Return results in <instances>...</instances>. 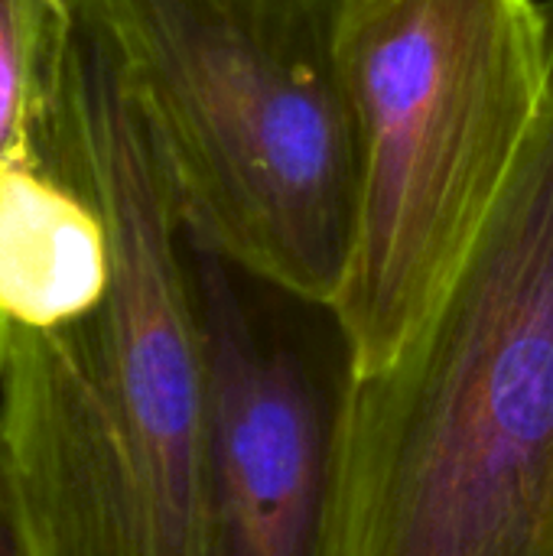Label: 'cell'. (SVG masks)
Wrapping results in <instances>:
<instances>
[{
  "label": "cell",
  "instance_id": "ba28073f",
  "mask_svg": "<svg viewBox=\"0 0 553 556\" xmlns=\"http://www.w3.org/2000/svg\"><path fill=\"white\" fill-rule=\"evenodd\" d=\"M0 556H33L3 433H0Z\"/></svg>",
  "mask_w": 553,
  "mask_h": 556
},
{
  "label": "cell",
  "instance_id": "6da1fadb",
  "mask_svg": "<svg viewBox=\"0 0 553 556\" xmlns=\"http://www.w3.org/2000/svg\"><path fill=\"white\" fill-rule=\"evenodd\" d=\"M39 121L104 222V300L3 323L0 433L33 556H202L209 368L176 189L88 0H55Z\"/></svg>",
  "mask_w": 553,
  "mask_h": 556
},
{
  "label": "cell",
  "instance_id": "52a82bcc",
  "mask_svg": "<svg viewBox=\"0 0 553 556\" xmlns=\"http://www.w3.org/2000/svg\"><path fill=\"white\" fill-rule=\"evenodd\" d=\"M55 0H0V163L29 153Z\"/></svg>",
  "mask_w": 553,
  "mask_h": 556
},
{
  "label": "cell",
  "instance_id": "5b68a950",
  "mask_svg": "<svg viewBox=\"0 0 553 556\" xmlns=\"http://www.w3.org/2000/svg\"><path fill=\"white\" fill-rule=\"evenodd\" d=\"M192 267L209 368L202 556H326L349 352L267 326L235 267L199 244Z\"/></svg>",
  "mask_w": 553,
  "mask_h": 556
},
{
  "label": "cell",
  "instance_id": "9c48e42d",
  "mask_svg": "<svg viewBox=\"0 0 553 556\" xmlns=\"http://www.w3.org/2000/svg\"><path fill=\"white\" fill-rule=\"evenodd\" d=\"M0 362H3V319H0Z\"/></svg>",
  "mask_w": 553,
  "mask_h": 556
},
{
  "label": "cell",
  "instance_id": "3957f363",
  "mask_svg": "<svg viewBox=\"0 0 553 556\" xmlns=\"http://www.w3.org/2000/svg\"><path fill=\"white\" fill-rule=\"evenodd\" d=\"M166 160L192 244L332 309L359 156L342 0H88Z\"/></svg>",
  "mask_w": 553,
  "mask_h": 556
},
{
  "label": "cell",
  "instance_id": "7a4b0ae2",
  "mask_svg": "<svg viewBox=\"0 0 553 556\" xmlns=\"http://www.w3.org/2000/svg\"><path fill=\"white\" fill-rule=\"evenodd\" d=\"M531 134L456 277L352 378L326 556H553V0Z\"/></svg>",
  "mask_w": 553,
  "mask_h": 556
},
{
  "label": "cell",
  "instance_id": "8992f818",
  "mask_svg": "<svg viewBox=\"0 0 553 556\" xmlns=\"http://www.w3.org/2000/svg\"><path fill=\"white\" fill-rule=\"evenodd\" d=\"M111 251L95 205L39 169L36 150L0 163V319L59 329L108 293Z\"/></svg>",
  "mask_w": 553,
  "mask_h": 556
},
{
  "label": "cell",
  "instance_id": "277c9868",
  "mask_svg": "<svg viewBox=\"0 0 553 556\" xmlns=\"http://www.w3.org/2000/svg\"><path fill=\"white\" fill-rule=\"evenodd\" d=\"M359 212L332 319L352 378L437 306L531 134L548 85L538 0H342Z\"/></svg>",
  "mask_w": 553,
  "mask_h": 556
}]
</instances>
